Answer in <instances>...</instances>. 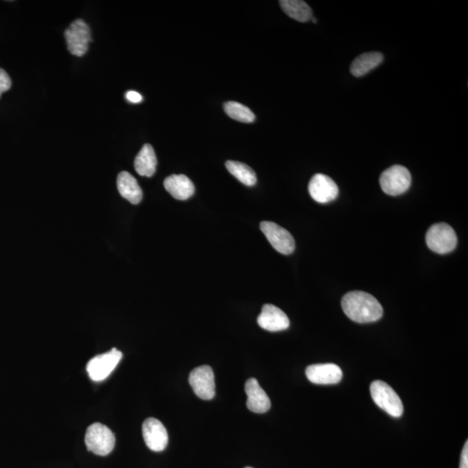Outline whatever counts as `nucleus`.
Masks as SVG:
<instances>
[{"label":"nucleus","instance_id":"4468645a","mask_svg":"<svg viewBox=\"0 0 468 468\" xmlns=\"http://www.w3.org/2000/svg\"><path fill=\"white\" fill-rule=\"evenodd\" d=\"M245 390L247 396L246 407L251 412L264 413L270 409V400L268 394L259 385L257 379L246 381Z\"/></svg>","mask_w":468,"mask_h":468},{"label":"nucleus","instance_id":"f03ea898","mask_svg":"<svg viewBox=\"0 0 468 468\" xmlns=\"http://www.w3.org/2000/svg\"><path fill=\"white\" fill-rule=\"evenodd\" d=\"M371 397L379 408L389 416L401 417L404 408L401 398L389 384L382 381H375L370 385Z\"/></svg>","mask_w":468,"mask_h":468},{"label":"nucleus","instance_id":"0eeeda50","mask_svg":"<svg viewBox=\"0 0 468 468\" xmlns=\"http://www.w3.org/2000/svg\"><path fill=\"white\" fill-rule=\"evenodd\" d=\"M122 358V353L113 348L106 353L96 355L88 363L86 370L93 381L100 382L106 379L115 369Z\"/></svg>","mask_w":468,"mask_h":468},{"label":"nucleus","instance_id":"412c9836","mask_svg":"<svg viewBox=\"0 0 468 468\" xmlns=\"http://www.w3.org/2000/svg\"><path fill=\"white\" fill-rule=\"evenodd\" d=\"M224 110L228 117L236 121L250 123L254 122L255 115L249 107L237 102H227L224 104Z\"/></svg>","mask_w":468,"mask_h":468},{"label":"nucleus","instance_id":"f8f14e48","mask_svg":"<svg viewBox=\"0 0 468 468\" xmlns=\"http://www.w3.org/2000/svg\"><path fill=\"white\" fill-rule=\"evenodd\" d=\"M305 374L312 384L329 385L338 384L343 378V371L334 363H320L307 367Z\"/></svg>","mask_w":468,"mask_h":468},{"label":"nucleus","instance_id":"a878e982","mask_svg":"<svg viewBox=\"0 0 468 468\" xmlns=\"http://www.w3.org/2000/svg\"><path fill=\"white\" fill-rule=\"evenodd\" d=\"M245 468H253V467H245Z\"/></svg>","mask_w":468,"mask_h":468},{"label":"nucleus","instance_id":"7ed1b4c3","mask_svg":"<svg viewBox=\"0 0 468 468\" xmlns=\"http://www.w3.org/2000/svg\"><path fill=\"white\" fill-rule=\"evenodd\" d=\"M115 437L109 428L96 423L87 428L85 445L89 451L96 455L106 456L113 451Z\"/></svg>","mask_w":468,"mask_h":468},{"label":"nucleus","instance_id":"aec40b11","mask_svg":"<svg viewBox=\"0 0 468 468\" xmlns=\"http://www.w3.org/2000/svg\"><path fill=\"white\" fill-rule=\"evenodd\" d=\"M226 168L232 176H234L244 185L253 187L257 183L256 173L249 165L242 164V162L228 161L226 162Z\"/></svg>","mask_w":468,"mask_h":468},{"label":"nucleus","instance_id":"423d86ee","mask_svg":"<svg viewBox=\"0 0 468 468\" xmlns=\"http://www.w3.org/2000/svg\"><path fill=\"white\" fill-rule=\"evenodd\" d=\"M69 52L73 56L82 57L87 52L91 41L90 27L83 19H76L64 33Z\"/></svg>","mask_w":468,"mask_h":468},{"label":"nucleus","instance_id":"ddd939ff","mask_svg":"<svg viewBox=\"0 0 468 468\" xmlns=\"http://www.w3.org/2000/svg\"><path fill=\"white\" fill-rule=\"evenodd\" d=\"M258 326L266 331L277 332L286 330L290 326L287 315L273 304H265L258 316Z\"/></svg>","mask_w":468,"mask_h":468},{"label":"nucleus","instance_id":"dca6fc26","mask_svg":"<svg viewBox=\"0 0 468 468\" xmlns=\"http://www.w3.org/2000/svg\"><path fill=\"white\" fill-rule=\"evenodd\" d=\"M118 188L120 195L131 204L137 205L142 200V190L135 178L129 172L123 171L118 177Z\"/></svg>","mask_w":468,"mask_h":468},{"label":"nucleus","instance_id":"39448f33","mask_svg":"<svg viewBox=\"0 0 468 468\" xmlns=\"http://www.w3.org/2000/svg\"><path fill=\"white\" fill-rule=\"evenodd\" d=\"M411 185V173L407 168L394 165L386 169L380 177V186L387 195L398 196L409 190Z\"/></svg>","mask_w":468,"mask_h":468},{"label":"nucleus","instance_id":"f257e3e1","mask_svg":"<svg viewBox=\"0 0 468 468\" xmlns=\"http://www.w3.org/2000/svg\"><path fill=\"white\" fill-rule=\"evenodd\" d=\"M342 308L348 318L359 324L376 322L384 314V309L376 297L361 291L346 294Z\"/></svg>","mask_w":468,"mask_h":468},{"label":"nucleus","instance_id":"6e6552de","mask_svg":"<svg viewBox=\"0 0 468 468\" xmlns=\"http://www.w3.org/2000/svg\"><path fill=\"white\" fill-rule=\"evenodd\" d=\"M189 384L197 396L205 401L215 396V374L210 366L197 367L189 375Z\"/></svg>","mask_w":468,"mask_h":468},{"label":"nucleus","instance_id":"393cba45","mask_svg":"<svg viewBox=\"0 0 468 468\" xmlns=\"http://www.w3.org/2000/svg\"><path fill=\"white\" fill-rule=\"evenodd\" d=\"M311 21H312L313 23H316V19L314 17H312V19H311Z\"/></svg>","mask_w":468,"mask_h":468},{"label":"nucleus","instance_id":"9d476101","mask_svg":"<svg viewBox=\"0 0 468 468\" xmlns=\"http://www.w3.org/2000/svg\"><path fill=\"white\" fill-rule=\"evenodd\" d=\"M309 193L316 202L326 204L336 199L339 189L331 177L316 173L309 181Z\"/></svg>","mask_w":468,"mask_h":468},{"label":"nucleus","instance_id":"f3484780","mask_svg":"<svg viewBox=\"0 0 468 468\" xmlns=\"http://www.w3.org/2000/svg\"><path fill=\"white\" fill-rule=\"evenodd\" d=\"M157 158L153 147L145 144L135 159V169L138 175L151 177L156 171Z\"/></svg>","mask_w":468,"mask_h":468},{"label":"nucleus","instance_id":"2eb2a0df","mask_svg":"<svg viewBox=\"0 0 468 468\" xmlns=\"http://www.w3.org/2000/svg\"><path fill=\"white\" fill-rule=\"evenodd\" d=\"M164 188L173 198L179 200L190 198L195 191L192 181L184 175H173L166 178Z\"/></svg>","mask_w":468,"mask_h":468},{"label":"nucleus","instance_id":"4be33fe9","mask_svg":"<svg viewBox=\"0 0 468 468\" xmlns=\"http://www.w3.org/2000/svg\"><path fill=\"white\" fill-rule=\"evenodd\" d=\"M11 86L10 76L3 69H0V96L4 92L9 91Z\"/></svg>","mask_w":468,"mask_h":468},{"label":"nucleus","instance_id":"5701e85b","mask_svg":"<svg viewBox=\"0 0 468 468\" xmlns=\"http://www.w3.org/2000/svg\"><path fill=\"white\" fill-rule=\"evenodd\" d=\"M126 98L127 101H130V103H139L142 101V96L141 94H139L138 92L133 91H127L126 93Z\"/></svg>","mask_w":468,"mask_h":468},{"label":"nucleus","instance_id":"a211bd4d","mask_svg":"<svg viewBox=\"0 0 468 468\" xmlns=\"http://www.w3.org/2000/svg\"><path fill=\"white\" fill-rule=\"evenodd\" d=\"M382 61H384V55L380 52L363 53L351 64V74L357 77L365 76L379 67Z\"/></svg>","mask_w":468,"mask_h":468},{"label":"nucleus","instance_id":"1a4fd4ad","mask_svg":"<svg viewBox=\"0 0 468 468\" xmlns=\"http://www.w3.org/2000/svg\"><path fill=\"white\" fill-rule=\"evenodd\" d=\"M261 229L268 239L270 245L278 253L285 255L292 254L295 250V241L292 235L285 228L270 222H262Z\"/></svg>","mask_w":468,"mask_h":468},{"label":"nucleus","instance_id":"9b49d317","mask_svg":"<svg viewBox=\"0 0 468 468\" xmlns=\"http://www.w3.org/2000/svg\"><path fill=\"white\" fill-rule=\"evenodd\" d=\"M142 435L150 450L161 452L168 446V431L159 420L147 419L142 424Z\"/></svg>","mask_w":468,"mask_h":468},{"label":"nucleus","instance_id":"b1692460","mask_svg":"<svg viewBox=\"0 0 468 468\" xmlns=\"http://www.w3.org/2000/svg\"><path fill=\"white\" fill-rule=\"evenodd\" d=\"M460 468H468V443L463 447Z\"/></svg>","mask_w":468,"mask_h":468},{"label":"nucleus","instance_id":"6ab92c4d","mask_svg":"<svg viewBox=\"0 0 468 468\" xmlns=\"http://www.w3.org/2000/svg\"><path fill=\"white\" fill-rule=\"evenodd\" d=\"M282 10L290 18L299 22H308L312 18V10L307 3L301 0H281Z\"/></svg>","mask_w":468,"mask_h":468},{"label":"nucleus","instance_id":"20e7f679","mask_svg":"<svg viewBox=\"0 0 468 468\" xmlns=\"http://www.w3.org/2000/svg\"><path fill=\"white\" fill-rule=\"evenodd\" d=\"M457 241L455 230L446 223L435 224L427 232L426 243L428 249L436 253H451L457 246Z\"/></svg>","mask_w":468,"mask_h":468}]
</instances>
